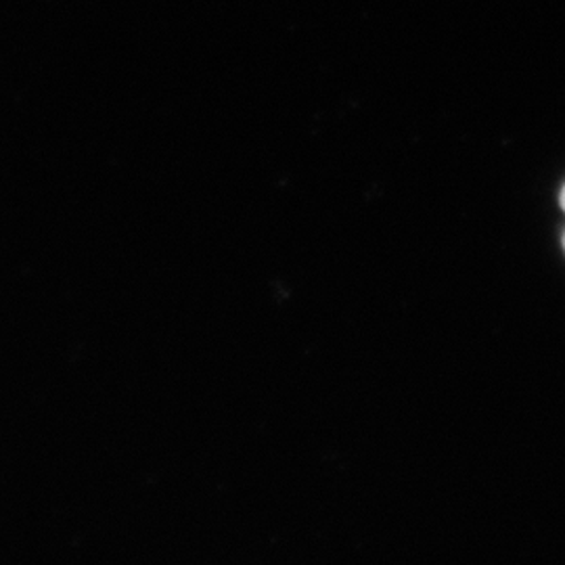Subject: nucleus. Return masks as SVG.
Returning <instances> with one entry per match:
<instances>
[{"mask_svg": "<svg viewBox=\"0 0 565 565\" xmlns=\"http://www.w3.org/2000/svg\"><path fill=\"white\" fill-rule=\"evenodd\" d=\"M562 205H564V210H565V189H564V193H562Z\"/></svg>", "mask_w": 565, "mask_h": 565, "instance_id": "obj_1", "label": "nucleus"}]
</instances>
